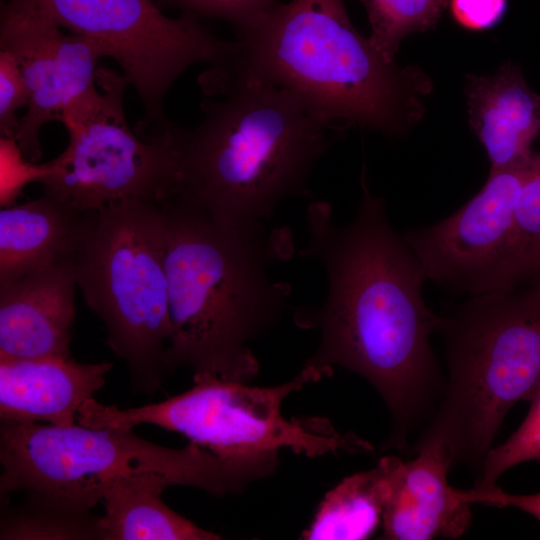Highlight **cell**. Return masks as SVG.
Instances as JSON below:
<instances>
[{
    "mask_svg": "<svg viewBox=\"0 0 540 540\" xmlns=\"http://www.w3.org/2000/svg\"><path fill=\"white\" fill-rule=\"evenodd\" d=\"M75 260L0 285V360L71 357Z\"/></svg>",
    "mask_w": 540,
    "mask_h": 540,
    "instance_id": "cell-13",
    "label": "cell"
},
{
    "mask_svg": "<svg viewBox=\"0 0 540 540\" xmlns=\"http://www.w3.org/2000/svg\"><path fill=\"white\" fill-rule=\"evenodd\" d=\"M1 493L26 491L92 509L102 486L129 473L157 471L176 485L214 496L242 493L276 472L268 455L222 458L189 442L169 448L143 439L132 429L62 427L1 419Z\"/></svg>",
    "mask_w": 540,
    "mask_h": 540,
    "instance_id": "cell-6",
    "label": "cell"
},
{
    "mask_svg": "<svg viewBox=\"0 0 540 540\" xmlns=\"http://www.w3.org/2000/svg\"><path fill=\"white\" fill-rule=\"evenodd\" d=\"M165 248L161 203L129 198L98 210L75 259L85 304L105 325L106 343L126 363L133 388L147 394L162 384L171 337Z\"/></svg>",
    "mask_w": 540,
    "mask_h": 540,
    "instance_id": "cell-7",
    "label": "cell"
},
{
    "mask_svg": "<svg viewBox=\"0 0 540 540\" xmlns=\"http://www.w3.org/2000/svg\"><path fill=\"white\" fill-rule=\"evenodd\" d=\"M537 175L490 171L479 192L450 216L405 231L427 280L468 297L502 291L515 210Z\"/></svg>",
    "mask_w": 540,
    "mask_h": 540,
    "instance_id": "cell-11",
    "label": "cell"
},
{
    "mask_svg": "<svg viewBox=\"0 0 540 540\" xmlns=\"http://www.w3.org/2000/svg\"><path fill=\"white\" fill-rule=\"evenodd\" d=\"M447 6L457 24L470 31L495 27L503 18L507 0H448Z\"/></svg>",
    "mask_w": 540,
    "mask_h": 540,
    "instance_id": "cell-26",
    "label": "cell"
},
{
    "mask_svg": "<svg viewBox=\"0 0 540 540\" xmlns=\"http://www.w3.org/2000/svg\"><path fill=\"white\" fill-rule=\"evenodd\" d=\"M97 211H77L42 195L0 211V285L66 259L90 238Z\"/></svg>",
    "mask_w": 540,
    "mask_h": 540,
    "instance_id": "cell-17",
    "label": "cell"
},
{
    "mask_svg": "<svg viewBox=\"0 0 540 540\" xmlns=\"http://www.w3.org/2000/svg\"><path fill=\"white\" fill-rule=\"evenodd\" d=\"M27 496L22 505L3 514L1 540L101 539L100 517L92 509L37 492Z\"/></svg>",
    "mask_w": 540,
    "mask_h": 540,
    "instance_id": "cell-20",
    "label": "cell"
},
{
    "mask_svg": "<svg viewBox=\"0 0 540 540\" xmlns=\"http://www.w3.org/2000/svg\"><path fill=\"white\" fill-rule=\"evenodd\" d=\"M29 94L14 57L0 50V134L15 140L20 120L17 111L27 107Z\"/></svg>",
    "mask_w": 540,
    "mask_h": 540,
    "instance_id": "cell-25",
    "label": "cell"
},
{
    "mask_svg": "<svg viewBox=\"0 0 540 540\" xmlns=\"http://www.w3.org/2000/svg\"><path fill=\"white\" fill-rule=\"evenodd\" d=\"M317 381L306 369L271 387L194 374L189 390L157 403L120 409L89 399L76 421L91 428L158 426L182 434L222 458L278 454L281 449L307 457L371 451L367 441L338 431L326 418L286 419L282 415V403L291 393Z\"/></svg>",
    "mask_w": 540,
    "mask_h": 540,
    "instance_id": "cell-8",
    "label": "cell"
},
{
    "mask_svg": "<svg viewBox=\"0 0 540 540\" xmlns=\"http://www.w3.org/2000/svg\"><path fill=\"white\" fill-rule=\"evenodd\" d=\"M530 283H534V284H537L540 286V269L537 271V273L535 274V276L532 278V280L530 281Z\"/></svg>",
    "mask_w": 540,
    "mask_h": 540,
    "instance_id": "cell-28",
    "label": "cell"
},
{
    "mask_svg": "<svg viewBox=\"0 0 540 540\" xmlns=\"http://www.w3.org/2000/svg\"><path fill=\"white\" fill-rule=\"evenodd\" d=\"M207 98L193 129L177 126L173 197L227 227L265 224L307 183L332 143L331 124L298 96L229 70L199 77Z\"/></svg>",
    "mask_w": 540,
    "mask_h": 540,
    "instance_id": "cell-3",
    "label": "cell"
},
{
    "mask_svg": "<svg viewBox=\"0 0 540 540\" xmlns=\"http://www.w3.org/2000/svg\"><path fill=\"white\" fill-rule=\"evenodd\" d=\"M540 269V174L524 187L518 201L503 276V290L530 282Z\"/></svg>",
    "mask_w": 540,
    "mask_h": 540,
    "instance_id": "cell-22",
    "label": "cell"
},
{
    "mask_svg": "<svg viewBox=\"0 0 540 540\" xmlns=\"http://www.w3.org/2000/svg\"><path fill=\"white\" fill-rule=\"evenodd\" d=\"M396 456H385L368 471L344 478L326 493L302 533L307 540H361L382 524Z\"/></svg>",
    "mask_w": 540,
    "mask_h": 540,
    "instance_id": "cell-19",
    "label": "cell"
},
{
    "mask_svg": "<svg viewBox=\"0 0 540 540\" xmlns=\"http://www.w3.org/2000/svg\"><path fill=\"white\" fill-rule=\"evenodd\" d=\"M235 43L222 68L288 90L336 129L403 134L432 90L420 68L383 57L354 27L344 0L280 3Z\"/></svg>",
    "mask_w": 540,
    "mask_h": 540,
    "instance_id": "cell-4",
    "label": "cell"
},
{
    "mask_svg": "<svg viewBox=\"0 0 540 540\" xmlns=\"http://www.w3.org/2000/svg\"><path fill=\"white\" fill-rule=\"evenodd\" d=\"M112 366L71 357L0 360V419L75 425L79 409L104 386Z\"/></svg>",
    "mask_w": 540,
    "mask_h": 540,
    "instance_id": "cell-16",
    "label": "cell"
},
{
    "mask_svg": "<svg viewBox=\"0 0 540 540\" xmlns=\"http://www.w3.org/2000/svg\"><path fill=\"white\" fill-rule=\"evenodd\" d=\"M161 8L177 9L183 15L201 19H219L241 33L281 2L279 0H154Z\"/></svg>",
    "mask_w": 540,
    "mask_h": 540,
    "instance_id": "cell-24",
    "label": "cell"
},
{
    "mask_svg": "<svg viewBox=\"0 0 540 540\" xmlns=\"http://www.w3.org/2000/svg\"><path fill=\"white\" fill-rule=\"evenodd\" d=\"M447 385L417 442L436 441L453 465L482 468L508 411L540 387V286L470 296L437 329Z\"/></svg>",
    "mask_w": 540,
    "mask_h": 540,
    "instance_id": "cell-5",
    "label": "cell"
},
{
    "mask_svg": "<svg viewBox=\"0 0 540 540\" xmlns=\"http://www.w3.org/2000/svg\"><path fill=\"white\" fill-rule=\"evenodd\" d=\"M0 47L16 60L29 101L15 141L23 157H42L40 132L50 121L96 88L97 63L106 57L95 41L64 33L47 14L25 0H4Z\"/></svg>",
    "mask_w": 540,
    "mask_h": 540,
    "instance_id": "cell-12",
    "label": "cell"
},
{
    "mask_svg": "<svg viewBox=\"0 0 540 540\" xmlns=\"http://www.w3.org/2000/svg\"><path fill=\"white\" fill-rule=\"evenodd\" d=\"M462 499L469 504H483L494 507H513L519 509L540 521V492L535 494H513L500 489L469 490L459 489Z\"/></svg>",
    "mask_w": 540,
    "mask_h": 540,
    "instance_id": "cell-27",
    "label": "cell"
},
{
    "mask_svg": "<svg viewBox=\"0 0 540 540\" xmlns=\"http://www.w3.org/2000/svg\"><path fill=\"white\" fill-rule=\"evenodd\" d=\"M176 485L157 471L123 474L107 481L100 491L105 514L100 516L101 540H217L162 500V492Z\"/></svg>",
    "mask_w": 540,
    "mask_h": 540,
    "instance_id": "cell-18",
    "label": "cell"
},
{
    "mask_svg": "<svg viewBox=\"0 0 540 540\" xmlns=\"http://www.w3.org/2000/svg\"><path fill=\"white\" fill-rule=\"evenodd\" d=\"M417 456L396 457L382 517V538L430 540L458 538L471 524V504L449 485L453 459L436 441L416 442Z\"/></svg>",
    "mask_w": 540,
    "mask_h": 540,
    "instance_id": "cell-14",
    "label": "cell"
},
{
    "mask_svg": "<svg viewBox=\"0 0 540 540\" xmlns=\"http://www.w3.org/2000/svg\"><path fill=\"white\" fill-rule=\"evenodd\" d=\"M25 1L61 28L95 41L117 62L143 104L135 132L146 140L173 125L164 100L176 79L197 63L223 65L235 51V40L220 39L194 17L171 18L154 0Z\"/></svg>",
    "mask_w": 540,
    "mask_h": 540,
    "instance_id": "cell-10",
    "label": "cell"
},
{
    "mask_svg": "<svg viewBox=\"0 0 540 540\" xmlns=\"http://www.w3.org/2000/svg\"><path fill=\"white\" fill-rule=\"evenodd\" d=\"M465 91L470 126L491 172L540 174V96L519 66L502 64L489 75H470Z\"/></svg>",
    "mask_w": 540,
    "mask_h": 540,
    "instance_id": "cell-15",
    "label": "cell"
},
{
    "mask_svg": "<svg viewBox=\"0 0 540 540\" xmlns=\"http://www.w3.org/2000/svg\"><path fill=\"white\" fill-rule=\"evenodd\" d=\"M96 88L69 106L59 122L69 142L44 164L43 194L77 211H97L129 198L162 202L175 194L178 178L177 126L143 139L126 119L128 79L105 66Z\"/></svg>",
    "mask_w": 540,
    "mask_h": 540,
    "instance_id": "cell-9",
    "label": "cell"
},
{
    "mask_svg": "<svg viewBox=\"0 0 540 540\" xmlns=\"http://www.w3.org/2000/svg\"><path fill=\"white\" fill-rule=\"evenodd\" d=\"M361 186L356 213L345 225L335 222L328 202L307 207L300 255L319 262L328 290L322 305L298 308L294 321L320 336L303 369L318 381L334 367L364 377L390 411L388 446L402 449L438 382L430 337L440 315L427 306L425 272L390 223L385 201L369 190L364 168Z\"/></svg>",
    "mask_w": 540,
    "mask_h": 540,
    "instance_id": "cell-1",
    "label": "cell"
},
{
    "mask_svg": "<svg viewBox=\"0 0 540 540\" xmlns=\"http://www.w3.org/2000/svg\"><path fill=\"white\" fill-rule=\"evenodd\" d=\"M529 401L530 409L517 430L487 453L474 488H494L498 478L508 469L540 460V387Z\"/></svg>",
    "mask_w": 540,
    "mask_h": 540,
    "instance_id": "cell-23",
    "label": "cell"
},
{
    "mask_svg": "<svg viewBox=\"0 0 540 540\" xmlns=\"http://www.w3.org/2000/svg\"><path fill=\"white\" fill-rule=\"evenodd\" d=\"M371 26L370 41L388 61H395L401 41L433 28L448 0H361Z\"/></svg>",
    "mask_w": 540,
    "mask_h": 540,
    "instance_id": "cell-21",
    "label": "cell"
},
{
    "mask_svg": "<svg viewBox=\"0 0 540 540\" xmlns=\"http://www.w3.org/2000/svg\"><path fill=\"white\" fill-rule=\"evenodd\" d=\"M161 203L171 337L165 372L248 382L259 372L249 344L268 332L287 307L291 286L269 269L295 250L287 227H227L177 197Z\"/></svg>",
    "mask_w": 540,
    "mask_h": 540,
    "instance_id": "cell-2",
    "label": "cell"
}]
</instances>
